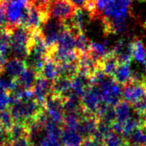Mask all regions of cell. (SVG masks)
I'll use <instances>...</instances> for the list:
<instances>
[{
  "instance_id": "cell-1",
  "label": "cell",
  "mask_w": 146,
  "mask_h": 146,
  "mask_svg": "<svg viewBox=\"0 0 146 146\" xmlns=\"http://www.w3.org/2000/svg\"><path fill=\"white\" fill-rule=\"evenodd\" d=\"M43 108L35 98H14L8 108L14 122L26 125L35 120Z\"/></svg>"
},
{
  "instance_id": "cell-2",
  "label": "cell",
  "mask_w": 146,
  "mask_h": 146,
  "mask_svg": "<svg viewBox=\"0 0 146 146\" xmlns=\"http://www.w3.org/2000/svg\"><path fill=\"white\" fill-rule=\"evenodd\" d=\"M4 30L9 35L10 53L14 58L25 60L29 55L35 31H32L24 26H18Z\"/></svg>"
},
{
  "instance_id": "cell-3",
  "label": "cell",
  "mask_w": 146,
  "mask_h": 146,
  "mask_svg": "<svg viewBox=\"0 0 146 146\" xmlns=\"http://www.w3.org/2000/svg\"><path fill=\"white\" fill-rule=\"evenodd\" d=\"M34 0H5L7 26L5 29L24 26Z\"/></svg>"
},
{
  "instance_id": "cell-4",
  "label": "cell",
  "mask_w": 146,
  "mask_h": 146,
  "mask_svg": "<svg viewBox=\"0 0 146 146\" xmlns=\"http://www.w3.org/2000/svg\"><path fill=\"white\" fill-rule=\"evenodd\" d=\"M132 0H113L102 15V22H126Z\"/></svg>"
},
{
  "instance_id": "cell-5",
  "label": "cell",
  "mask_w": 146,
  "mask_h": 146,
  "mask_svg": "<svg viewBox=\"0 0 146 146\" xmlns=\"http://www.w3.org/2000/svg\"><path fill=\"white\" fill-rule=\"evenodd\" d=\"M47 8L50 17L62 23L69 22L77 10V7L69 0H50Z\"/></svg>"
},
{
  "instance_id": "cell-6",
  "label": "cell",
  "mask_w": 146,
  "mask_h": 146,
  "mask_svg": "<svg viewBox=\"0 0 146 146\" xmlns=\"http://www.w3.org/2000/svg\"><path fill=\"white\" fill-rule=\"evenodd\" d=\"M64 23L51 17L42 26V28L40 29V32L49 49H52L57 46L59 35L64 30Z\"/></svg>"
},
{
  "instance_id": "cell-7",
  "label": "cell",
  "mask_w": 146,
  "mask_h": 146,
  "mask_svg": "<svg viewBox=\"0 0 146 146\" xmlns=\"http://www.w3.org/2000/svg\"><path fill=\"white\" fill-rule=\"evenodd\" d=\"M81 103L84 113L97 115V112L100 107L102 105V100L98 88L90 84L81 97Z\"/></svg>"
},
{
  "instance_id": "cell-8",
  "label": "cell",
  "mask_w": 146,
  "mask_h": 146,
  "mask_svg": "<svg viewBox=\"0 0 146 146\" xmlns=\"http://www.w3.org/2000/svg\"><path fill=\"white\" fill-rule=\"evenodd\" d=\"M146 96V78L141 81L130 80L122 86V98L132 104Z\"/></svg>"
},
{
  "instance_id": "cell-9",
  "label": "cell",
  "mask_w": 146,
  "mask_h": 146,
  "mask_svg": "<svg viewBox=\"0 0 146 146\" xmlns=\"http://www.w3.org/2000/svg\"><path fill=\"white\" fill-rule=\"evenodd\" d=\"M43 108L52 121L62 125L64 114L63 108V97L51 94L46 99Z\"/></svg>"
},
{
  "instance_id": "cell-10",
  "label": "cell",
  "mask_w": 146,
  "mask_h": 146,
  "mask_svg": "<svg viewBox=\"0 0 146 146\" xmlns=\"http://www.w3.org/2000/svg\"><path fill=\"white\" fill-rule=\"evenodd\" d=\"M98 123L99 119L97 115L83 113L80 118L77 130L84 137V139L86 137H93L96 135V132L97 131Z\"/></svg>"
},
{
  "instance_id": "cell-11",
  "label": "cell",
  "mask_w": 146,
  "mask_h": 146,
  "mask_svg": "<svg viewBox=\"0 0 146 146\" xmlns=\"http://www.w3.org/2000/svg\"><path fill=\"white\" fill-rule=\"evenodd\" d=\"M78 72L84 74L90 78L97 70L102 69V62L96 60L88 52L79 55L78 60Z\"/></svg>"
},
{
  "instance_id": "cell-12",
  "label": "cell",
  "mask_w": 146,
  "mask_h": 146,
  "mask_svg": "<svg viewBox=\"0 0 146 146\" xmlns=\"http://www.w3.org/2000/svg\"><path fill=\"white\" fill-rule=\"evenodd\" d=\"M32 90L35 101L43 106L46 99L52 94V82L39 76Z\"/></svg>"
},
{
  "instance_id": "cell-13",
  "label": "cell",
  "mask_w": 146,
  "mask_h": 146,
  "mask_svg": "<svg viewBox=\"0 0 146 146\" xmlns=\"http://www.w3.org/2000/svg\"><path fill=\"white\" fill-rule=\"evenodd\" d=\"M111 52L117 58L119 63H131L133 58L131 41L127 42L125 40H120Z\"/></svg>"
},
{
  "instance_id": "cell-14",
  "label": "cell",
  "mask_w": 146,
  "mask_h": 146,
  "mask_svg": "<svg viewBox=\"0 0 146 146\" xmlns=\"http://www.w3.org/2000/svg\"><path fill=\"white\" fill-rule=\"evenodd\" d=\"M26 67L27 64L25 60L12 57L7 59L4 67V72H6V74L11 78H17Z\"/></svg>"
},
{
  "instance_id": "cell-15",
  "label": "cell",
  "mask_w": 146,
  "mask_h": 146,
  "mask_svg": "<svg viewBox=\"0 0 146 146\" xmlns=\"http://www.w3.org/2000/svg\"><path fill=\"white\" fill-rule=\"evenodd\" d=\"M71 93V79L58 76L52 82V94L59 96L63 98Z\"/></svg>"
},
{
  "instance_id": "cell-16",
  "label": "cell",
  "mask_w": 146,
  "mask_h": 146,
  "mask_svg": "<svg viewBox=\"0 0 146 146\" xmlns=\"http://www.w3.org/2000/svg\"><path fill=\"white\" fill-rule=\"evenodd\" d=\"M38 77L39 74L36 70L27 66L26 69L21 73V75L17 78L19 88L23 90H32Z\"/></svg>"
},
{
  "instance_id": "cell-17",
  "label": "cell",
  "mask_w": 146,
  "mask_h": 146,
  "mask_svg": "<svg viewBox=\"0 0 146 146\" xmlns=\"http://www.w3.org/2000/svg\"><path fill=\"white\" fill-rule=\"evenodd\" d=\"M90 84V78L78 72L76 76L71 78V92L82 97Z\"/></svg>"
},
{
  "instance_id": "cell-18",
  "label": "cell",
  "mask_w": 146,
  "mask_h": 146,
  "mask_svg": "<svg viewBox=\"0 0 146 146\" xmlns=\"http://www.w3.org/2000/svg\"><path fill=\"white\" fill-rule=\"evenodd\" d=\"M84 137L76 129L63 128L61 135L62 146H82Z\"/></svg>"
},
{
  "instance_id": "cell-19",
  "label": "cell",
  "mask_w": 146,
  "mask_h": 146,
  "mask_svg": "<svg viewBox=\"0 0 146 146\" xmlns=\"http://www.w3.org/2000/svg\"><path fill=\"white\" fill-rule=\"evenodd\" d=\"M39 76L44 78L45 79L52 82L58 77V64L49 56L46 57L43 66L39 73Z\"/></svg>"
},
{
  "instance_id": "cell-20",
  "label": "cell",
  "mask_w": 146,
  "mask_h": 146,
  "mask_svg": "<svg viewBox=\"0 0 146 146\" xmlns=\"http://www.w3.org/2000/svg\"><path fill=\"white\" fill-rule=\"evenodd\" d=\"M131 106L129 102L121 100L119 103L114 106L116 120L115 122L118 123L119 125L124 127L125 123L131 118Z\"/></svg>"
},
{
  "instance_id": "cell-21",
  "label": "cell",
  "mask_w": 146,
  "mask_h": 146,
  "mask_svg": "<svg viewBox=\"0 0 146 146\" xmlns=\"http://www.w3.org/2000/svg\"><path fill=\"white\" fill-rule=\"evenodd\" d=\"M131 74L132 70L131 69V63H119L113 75V78L123 86L131 80Z\"/></svg>"
},
{
  "instance_id": "cell-22",
  "label": "cell",
  "mask_w": 146,
  "mask_h": 146,
  "mask_svg": "<svg viewBox=\"0 0 146 146\" xmlns=\"http://www.w3.org/2000/svg\"><path fill=\"white\" fill-rule=\"evenodd\" d=\"M87 52L96 60L102 62V59L110 52V51L108 50L106 43L90 41V47Z\"/></svg>"
},
{
  "instance_id": "cell-23",
  "label": "cell",
  "mask_w": 146,
  "mask_h": 146,
  "mask_svg": "<svg viewBox=\"0 0 146 146\" xmlns=\"http://www.w3.org/2000/svg\"><path fill=\"white\" fill-rule=\"evenodd\" d=\"M127 146H146V132L138 127L124 137Z\"/></svg>"
},
{
  "instance_id": "cell-24",
  "label": "cell",
  "mask_w": 146,
  "mask_h": 146,
  "mask_svg": "<svg viewBox=\"0 0 146 146\" xmlns=\"http://www.w3.org/2000/svg\"><path fill=\"white\" fill-rule=\"evenodd\" d=\"M58 76L72 78L78 73V62H69L58 64Z\"/></svg>"
},
{
  "instance_id": "cell-25",
  "label": "cell",
  "mask_w": 146,
  "mask_h": 146,
  "mask_svg": "<svg viewBox=\"0 0 146 146\" xmlns=\"http://www.w3.org/2000/svg\"><path fill=\"white\" fill-rule=\"evenodd\" d=\"M119 64V63L117 58L110 51V52L102 61V70H103L105 74L113 77Z\"/></svg>"
},
{
  "instance_id": "cell-26",
  "label": "cell",
  "mask_w": 146,
  "mask_h": 146,
  "mask_svg": "<svg viewBox=\"0 0 146 146\" xmlns=\"http://www.w3.org/2000/svg\"><path fill=\"white\" fill-rule=\"evenodd\" d=\"M102 144L103 146H123L125 138L121 134L111 130L102 138Z\"/></svg>"
},
{
  "instance_id": "cell-27",
  "label": "cell",
  "mask_w": 146,
  "mask_h": 146,
  "mask_svg": "<svg viewBox=\"0 0 146 146\" xmlns=\"http://www.w3.org/2000/svg\"><path fill=\"white\" fill-rule=\"evenodd\" d=\"M6 132L11 141L16 140L17 138L26 137V136L29 137L28 126L26 125L19 124V123H14L12 127Z\"/></svg>"
},
{
  "instance_id": "cell-28",
  "label": "cell",
  "mask_w": 146,
  "mask_h": 146,
  "mask_svg": "<svg viewBox=\"0 0 146 146\" xmlns=\"http://www.w3.org/2000/svg\"><path fill=\"white\" fill-rule=\"evenodd\" d=\"M131 46L133 58L138 62L143 63L146 60V50L142 40L139 39H135L131 41Z\"/></svg>"
},
{
  "instance_id": "cell-29",
  "label": "cell",
  "mask_w": 146,
  "mask_h": 146,
  "mask_svg": "<svg viewBox=\"0 0 146 146\" xmlns=\"http://www.w3.org/2000/svg\"><path fill=\"white\" fill-rule=\"evenodd\" d=\"M19 88L18 82L17 78H11L7 75V77L0 78V90L9 92L14 93Z\"/></svg>"
},
{
  "instance_id": "cell-30",
  "label": "cell",
  "mask_w": 146,
  "mask_h": 146,
  "mask_svg": "<svg viewBox=\"0 0 146 146\" xmlns=\"http://www.w3.org/2000/svg\"><path fill=\"white\" fill-rule=\"evenodd\" d=\"M90 41L84 35V33H79L76 35V51L79 53V55L86 53L89 50Z\"/></svg>"
},
{
  "instance_id": "cell-31",
  "label": "cell",
  "mask_w": 146,
  "mask_h": 146,
  "mask_svg": "<svg viewBox=\"0 0 146 146\" xmlns=\"http://www.w3.org/2000/svg\"><path fill=\"white\" fill-rule=\"evenodd\" d=\"M0 121L6 131H8L14 125V119L8 108L0 112Z\"/></svg>"
},
{
  "instance_id": "cell-32",
  "label": "cell",
  "mask_w": 146,
  "mask_h": 146,
  "mask_svg": "<svg viewBox=\"0 0 146 146\" xmlns=\"http://www.w3.org/2000/svg\"><path fill=\"white\" fill-rule=\"evenodd\" d=\"M14 96L12 93H9L0 90V112L7 109L13 102Z\"/></svg>"
},
{
  "instance_id": "cell-33",
  "label": "cell",
  "mask_w": 146,
  "mask_h": 146,
  "mask_svg": "<svg viewBox=\"0 0 146 146\" xmlns=\"http://www.w3.org/2000/svg\"><path fill=\"white\" fill-rule=\"evenodd\" d=\"M77 8L84 9L87 11L90 15L94 11V1L95 0H69Z\"/></svg>"
},
{
  "instance_id": "cell-34",
  "label": "cell",
  "mask_w": 146,
  "mask_h": 146,
  "mask_svg": "<svg viewBox=\"0 0 146 146\" xmlns=\"http://www.w3.org/2000/svg\"><path fill=\"white\" fill-rule=\"evenodd\" d=\"M33 145L34 144L32 143L29 137L26 136L11 141L9 146H33Z\"/></svg>"
},
{
  "instance_id": "cell-35",
  "label": "cell",
  "mask_w": 146,
  "mask_h": 146,
  "mask_svg": "<svg viewBox=\"0 0 146 146\" xmlns=\"http://www.w3.org/2000/svg\"><path fill=\"white\" fill-rule=\"evenodd\" d=\"M82 146H103V144L101 139L93 136L84 138Z\"/></svg>"
},
{
  "instance_id": "cell-36",
  "label": "cell",
  "mask_w": 146,
  "mask_h": 146,
  "mask_svg": "<svg viewBox=\"0 0 146 146\" xmlns=\"http://www.w3.org/2000/svg\"><path fill=\"white\" fill-rule=\"evenodd\" d=\"M145 132H146V119L141 122V126H140Z\"/></svg>"
},
{
  "instance_id": "cell-37",
  "label": "cell",
  "mask_w": 146,
  "mask_h": 146,
  "mask_svg": "<svg viewBox=\"0 0 146 146\" xmlns=\"http://www.w3.org/2000/svg\"><path fill=\"white\" fill-rule=\"evenodd\" d=\"M143 66H144V70H145V72H146V60L143 63Z\"/></svg>"
},
{
  "instance_id": "cell-38",
  "label": "cell",
  "mask_w": 146,
  "mask_h": 146,
  "mask_svg": "<svg viewBox=\"0 0 146 146\" xmlns=\"http://www.w3.org/2000/svg\"><path fill=\"white\" fill-rule=\"evenodd\" d=\"M2 73H3V71H2V70H0V76H1V74H2Z\"/></svg>"
},
{
  "instance_id": "cell-39",
  "label": "cell",
  "mask_w": 146,
  "mask_h": 146,
  "mask_svg": "<svg viewBox=\"0 0 146 146\" xmlns=\"http://www.w3.org/2000/svg\"><path fill=\"white\" fill-rule=\"evenodd\" d=\"M123 146H127V145H126V143H125V144H124Z\"/></svg>"
},
{
  "instance_id": "cell-40",
  "label": "cell",
  "mask_w": 146,
  "mask_h": 146,
  "mask_svg": "<svg viewBox=\"0 0 146 146\" xmlns=\"http://www.w3.org/2000/svg\"><path fill=\"white\" fill-rule=\"evenodd\" d=\"M1 1H2V0H0V3H1Z\"/></svg>"
},
{
  "instance_id": "cell-41",
  "label": "cell",
  "mask_w": 146,
  "mask_h": 146,
  "mask_svg": "<svg viewBox=\"0 0 146 146\" xmlns=\"http://www.w3.org/2000/svg\"><path fill=\"white\" fill-rule=\"evenodd\" d=\"M33 146H36V145H33Z\"/></svg>"
}]
</instances>
